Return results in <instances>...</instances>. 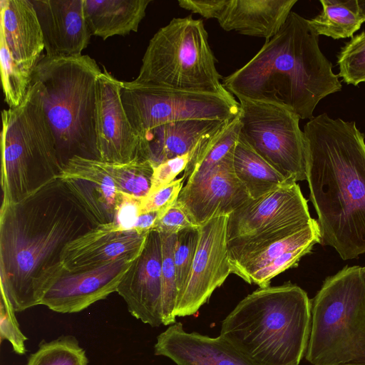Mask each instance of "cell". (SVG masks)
I'll return each mask as SVG.
<instances>
[{
	"label": "cell",
	"instance_id": "1",
	"mask_svg": "<svg viewBox=\"0 0 365 365\" xmlns=\"http://www.w3.org/2000/svg\"><path fill=\"white\" fill-rule=\"evenodd\" d=\"M98 226L58 178L0 210L1 293L15 312L40 304L66 245Z\"/></svg>",
	"mask_w": 365,
	"mask_h": 365
},
{
	"label": "cell",
	"instance_id": "2",
	"mask_svg": "<svg viewBox=\"0 0 365 365\" xmlns=\"http://www.w3.org/2000/svg\"><path fill=\"white\" fill-rule=\"evenodd\" d=\"M306 180L322 245L344 260L365 254V141L355 121L323 113L304 127Z\"/></svg>",
	"mask_w": 365,
	"mask_h": 365
},
{
	"label": "cell",
	"instance_id": "3",
	"mask_svg": "<svg viewBox=\"0 0 365 365\" xmlns=\"http://www.w3.org/2000/svg\"><path fill=\"white\" fill-rule=\"evenodd\" d=\"M238 99L284 107L311 119L320 101L342 85L309 20L291 11L279 31L245 65L222 78Z\"/></svg>",
	"mask_w": 365,
	"mask_h": 365
},
{
	"label": "cell",
	"instance_id": "4",
	"mask_svg": "<svg viewBox=\"0 0 365 365\" xmlns=\"http://www.w3.org/2000/svg\"><path fill=\"white\" fill-rule=\"evenodd\" d=\"M312 323L307 293L291 283L259 287L222 322L220 334L256 365H299Z\"/></svg>",
	"mask_w": 365,
	"mask_h": 365
},
{
	"label": "cell",
	"instance_id": "5",
	"mask_svg": "<svg viewBox=\"0 0 365 365\" xmlns=\"http://www.w3.org/2000/svg\"><path fill=\"white\" fill-rule=\"evenodd\" d=\"M102 71L88 55H42L31 79L40 84L44 111L63 164L74 156L98 159L97 78Z\"/></svg>",
	"mask_w": 365,
	"mask_h": 365
},
{
	"label": "cell",
	"instance_id": "6",
	"mask_svg": "<svg viewBox=\"0 0 365 365\" xmlns=\"http://www.w3.org/2000/svg\"><path fill=\"white\" fill-rule=\"evenodd\" d=\"M2 205L18 202L58 178L63 164L40 84L31 79L21 103L1 112Z\"/></svg>",
	"mask_w": 365,
	"mask_h": 365
},
{
	"label": "cell",
	"instance_id": "7",
	"mask_svg": "<svg viewBox=\"0 0 365 365\" xmlns=\"http://www.w3.org/2000/svg\"><path fill=\"white\" fill-rule=\"evenodd\" d=\"M312 302L306 359L312 365H365L363 267L327 277Z\"/></svg>",
	"mask_w": 365,
	"mask_h": 365
},
{
	"label": "cell",
	"instance_id": "8",
	"mask_svg": "<svg viewBox=\"0 0 365 365\" xmlns=\"http://www.w3.org/2000/svg\"><path fill=\"white\" fill-rule=\"evenodd\" d=\"M203 21L173 18L150 38L134 82L168 89L232 95L216 68Z\"/></svg>",
	"mask_w": 365,
	"mask_h": 365
},
{
	"label": "cell",
	"instance_id": "9",
	"mask_svg": "<svg viewBox=\"0 0 365 365\" xmlns=\"http://www.w3.org/2000/svg\"><path fill=\"white\" fill-rule=\"evenodd\" d=\"M238 100L240 136L287 180H306L307 141L299 117L282 106Z\"/></svg>",
	"mask_w": 365,
	"mask_h": 365
},
{
	"label": "cell",
	"instance_id": "10",
	"mask_svg": "<svg viewBox=\"0 0 365 365\" xmlns=\"http://www.w3.org/2000/svg\"><path fill=\"white\" fill-rule=\"evenodd\" d=\"M122 102L139 135L163 124L187 120H230L240 113L233 95L190 92L122 83Z\"/></svg>",
	"mask_w": 365,
	"mask_h": 365
},
{
	"label": "cell",
	"instance_id": "11",
	"mask_svg": "<svg viewBox=\"0 0 365 365\" xmlns=\"http://www.w3.org/2000/svg\"><path fill=\"white\" fill-rule=\"evenodd\" d=\"M312 220L299 185L287 184L250 200L228 215L227 247L273 231L303 228Z\"/></svg>",
	"mask_w": 365,
	"mask_h": 365
},
{
	"label": "cell",
	"instance_id": "12",
	"mask_svg": "<svg viewBox=\"0 0 365 365\" xmlns=\"http://www.w3.org/2000/svg\"><path fill=\"white\" fill-rule=\"evenodd\" d=\"M227 220L228 215L218 216L198 226V244L190 274L177 299L176 317L195 314L232 273Z\"/></svg>",
	"mask_w": 365,
	"mask_h": 365
},
{
	"label": "cell",
	"instance_id": "13",
	"mask_svg": "<svg viewBox=\"0 0 365 365\" xmlns=\"http://www.w3.org/2000/svg\"><path fill=\"white\" fill-rule=\"evenodd\" d=\"M122 83L105 68L97 78L96 138L98 160L114 163L145 160L140 137L121 98Z\"/></svg>",
	"mask_w": 365,
	"mask_h": 365
},
{
	"label": "cell",
	"instance_id": "14",
	"mask_svg": "<svg viewBox=\"0 0 365 365\" xmlns=\"http://www.w3.org/2000/svg\"><path fill=\"white\" fill-rule=\"evenodd\" d=\"M136 258L125 257L87 271L64 270L45 292L40 304L58 313L79 312L117 292Z\"/></svg>",
	"mask_w": 365,
	"mask_h": 365
},
{
	"label": "cell",
	"instance_id": "15",
	"mask_svg": "<svg viewBox=\"0 0 365 365\" xmlns=\"http://www.w3.org/2000/svg\"><path fill=\"white\" fill-rule=\"evenodd\" d=\"M161 275L160 234L151 230L141 253L124 275L117 292L131 315L153 327L163 324Z\"/></svg>",
	"mask_w": 365,
	"mask_h": 365
},
{
	"label": "cell",
	"instance_id": "16",
	"mask_svg": "<svg viewBox=\"0 0 365 365\" xmlns=\"http://www.w3.org/2000/svg\"><path fill=\"white\" fill-rule=\"evenodd\" d=\"M232 152L233 149L202 182L185 184L180 190L177 202L194 225L199 226L218 216L229 215L251 200L235 174Z\"/></svg>",
	"mask_w": 365,
	"mask_h": 365
},
{
	"label": "cell",
	"instance_id": "17",
	"mask_svg": "<svg viewBox=\"0 0 365 365\" xmlns=\"http://www.w3.org/2000/svg\"><path fill=\"white\" fill-rule=\"evenodd\" d=\"M148 233L123 230L115 222L98 225L66 245L61 256L63 269L78 272L125 257H138Z\"/></svg>",
	"mask_w": 365,
	"mask_h": 365
},
{
	"label": "cell",
	"instance_id": "18",
	"mask_svg": "<svg viewBox=\"0 0 365 365\" xmlns=\"http://www.w3.org/2000/svg\"><path fill=\"white\" fill-rule=\"evenodd\" d=\"M98 225L115 221L124 194L98 159L74 156L58 175Z\"/></svg>",
	"mask_w": 365,
	"mask_h": 365
},
{
	"label": "cell",
	"instance_id": "19",
	"mask_svg": "<svg viewBox=\"0 0 365 365\" xmlns=\"http://www.w3.org/2000/svg\"><path fill=\"white\" fill-rule=\"evenodd\" d=\"M49 56L81 54L91 36L83 0H31Z\"/></svg>",
	"mask_w": 365,
	"mask_h": 365
},
{
	"label": "cell",
	"instance_id": "20",
	"mask_svg": "<svg viewBox=\"0 0 365 365\" xmlns=\"http://www.w3.org/2000/svg\"><path fill=\"white\" fill-rule=\"evenodd\" d=\"M154 349L177 365H256L221 336L188 333L180 322L158 336Z\"/></svg>",
	"mask_w": 365,
	"mask_h": 365
},
{
	"label": "cell",
	"instance_id": "21",
	"mask_svg": "<svg viewBox=\"0 0 365 365\" xmlns=\"http://www.w3.org/2000/svg\"><path fill=\"white\" fill-rule=\"evenodd\" d=\"M0 32L14 60L31 75L44 50L41 28L31 0L0 1Z\"/></svg>",
	"mask_w": 365,
	"mask_h": 365
},
{
	"label": "cell",
	"instance_id": "22",
	"mask_svg": "<svg viewBox=\"0 0 365 365\" xmlns=\"http://www.w3.org/2000/svg\"><path fill=\"white\" fill-rule=\"evenodd\" d=\"M232 120H187L155 127L140 135L143 158L155 168L190 153L202 138Z\"/></svg>",
	"mask_w": 365,
	"mask_h": 365
},
{
	"label": "cell",
	"instance_id": "23",
	"mask_svg": "<svg viewBox=\"0 0 365 365\" xmlns=\"http://www.w3.org/2000/svg\"><path fill=\"white\" fill-rule=\"evenodd\" d=\"M297 0H228L217 19L225 31L264 38L275 36Z\"/></svg>",
	"mask_w": 365,
	"mask_h": 365
},
{
	"label": "cell",
	"instance_id": "24",
	"mask_svg": "<svg viewBox=\"0 0 365 365\" xmlns=\"http://www.w3.org/2000/svg\"><path fill=\"white\" fill-rule=\"evenodd\" d=\"M151 0H83L91 36L103 40L137 32Z\"/></svg>",
	"mask_w": 365,
	"mask_h": 365
},
{
	"label": "cell",
	"instance_id": "25",
	"mask_svg": "<svg viewBox=\"0 0 365 365\" xmlns=\"http://www.w3.org/2000/svg\"><path fill=\"white\" fill-rule=\"evenodd\" d=\"M240 130L239 114L226 125L202 138L190 152L183 173L186 184L202 182L233 149Z\"/></svg>",
	"mask_w": 365,
	"mask_h": 365
},
{
	"label": "cell",
	"instance_id": "26",
	"mask_svg": "<svg viewBox=\"0 0 365 365\" xmlns=\"http://www.w3.org/2000/svg\"><path fill=\"white\" fill-rule=\"evenodd\" d=\"M235 174L250 198L257 199L280 187L292 182L269 165L240 136L233 148Z\"/></svg>",
	"mask_w": 365,
	"mask_h": 365
},
{
	"label": "cell",
	"instance_id": "27",
	"mask_svg": "<svg viewBox=\"0 0 365 365\" xmlns=\"http://www.w3.org/2000/svg\"><path fill=\"white\" fill-rule=\"evenodd\" d=\"M318 222L313 220L301 230L272 241L231 263L232 273L247 282L249 277L284 253L305 245L320 244Z\"/></svg>",
	"mask_w": 365,
	"mask_h": 365
},
{
	"label": "cell",
	"instance_id": "28",
	"mask_svg": "<svg viewBox=\"0 0 365 365\" xmlns=\"http://www.w3.org/2000/svg\"><path fill=\"white\" fill-rule=\"evenodd\" d=\"M322 11L308 19L318 36L333 39L352 37L365 21L358 0H320Z\"/></svg>",
	"mask_w": 365,
	"mask_h": 365
},
{
	"label": "cell",
	"instance_id": "29",
	"mask_svg": "<svg viewBox=\"0 0 365 365\" xmlns=\"http://www.w3.org/2000/svg\"><path fill=\"white\" fill-rule=\"evenodd\" d=\"M101 161L121 192L140 200L149 194L153 174V166L150 161L137 160L128 163Z\"/></svg>",
	"mask_w": 365,
	"mask_h": 365
},
{
	"label": "cell",
	"instance_id": "30",
	"mask_svg": "<svg viewBox=\"0 0 365 365\" xmlns=\"http://www.w3.org/2000/svg\"><path fill=\"white\" fill-rule=\"evenodd\" d=\"M85 350L73 336H61L42 341L29 356L26 365H87Z\"/></svg>",
	"mask_w": 365,
	"mask_h": 365
},
{
	"label": "cell",
	"instance_id": "31",
	"mask_svg": "<svg viewBox=\"0 0 365 365\" xmlns=\"http://www.w3.org/2000/svg\"><path fill=\"white\" fill-rule=\"evenodd\" d=\"M0 65L4 101L9 108L17 107L27 93L31 81V75L24 71L14 60L1 32Z\"/></svg>",
	"mask_w": 365,
	"mask_h": 365
},
{
	"label": "cell",
	"instance_id": "32",
	"mask_svg": "<svg viewBox=\"0 0 365 365\" xmlns=\"http://www.w3.org/2000/svg\"><path fill=\"white\" fill-rule=\"evenodd\" d=\"M162 245V317L163 325L175 323L178 298L174 249L177 234L160 233Z\"/></svg>",
	"mask_w": 365,
	"mask_h": 365
},
{
	"label": "cell",
	"instance_id": "33",
	"mask_svg": "<svg viewBox=\"0 0 365 365\" xmlns=\"http://www.w3.org/2000/svg\"><path fill=\"white\" fill-rule=\"evenodd\" d=\"M338 76L346 84L365 83V31L353 36L337 56Z\"/></svg>",
	"mask_w": 365,
	"mask_h": 365
},
{
	"label": "cell",
	"instance_id": "34",
	"mask_svg": "<svg viewBox=\"0 0 365 365\" xmlns=\"http://www.w3.org/2000/svg\"><path fill=\"white\" fill-rule=\"evenodd\" d=\"M198 240V226L186 227L177 233L174 249V262L177 277L178 297L182 290L190 274Z\"/></svg>",
	"mask_w": 365,
	"mask_h": 365
},
{
	"label": "cell",
	"instance_id": "35",
	"mask_svg": "<svg viewBox=\"0 0 365 365\" xmlns=\"http://www.w3.org/2000/svg\"><path fill=\"white\" fill-rule=\"evenodd\" d=\"M314 245H309L289 250L273 260L264 267L252 274L247 282L254 283L259 287L269 286L271 280L281 272L297 267L300 259L309 254Z\"/></svg>",
	"mask_w": 365,
	"mask_h": 365
},
{
	"label": "cell",
	"instance_id": "36",
	"mask_svg": "<svg viewBox=\"0 0 365 365\" xmlns=\"http://www.w3.org/2000/svg\"><path fill=\"white\" fill-rule=\"evenodd\" d=\"M15 311L7 298L1 293L0 302V338L6 339L11 344L14 351L18 354L26 353L25 341L27 338L21 332Z\"/></svg>",
	"mask_w": 365,
	"mask_h": 365
},
{
	"label": "cell",
	"instance_id": "37",
	"mask_svg": "<svg viewBox=\"0 0 365 365\" xmlns=\"http://www.w3.org/2000/svg\"><path fill=\"white\" fill-rule=\"evenodd\" d=\"M184 179H176L170 183L157 190L149 193L140 200V214L150 211L163 210L168 209L178 199L183 187Z\"/></svg>",
	"mask_w": 365,
	"mask_h": 365
},
{
	"label": "cell",
	"instance_id": "38",
	"mask_svg": "<svg viewBox=\"0 0 365 365\" xmlns=\"http://www.w3.org/2000/svg\"><path fill=\"white\" fill-rule=\"evenodd\" d=\"M190 157V153L168 160L153 168L152 185L149 193L167 185L184 171Z\"/></svg>",
	"mask_w": 365,
	"mask_h": 365
},
{
	"label": "cell",
	"instance_id": "39",
	"mask_svg": "<svg viewBox=\"0 0 365 365\" xmlns=\"http://www.w3.org/2000/svg\"><path fill=\"white\" fill-rule=\"evenodd\" d=\"M195 226L177 200L156 221L153 230L160 233L177 234L181 230Z\"/></svg>",
	"mask_w": 365,
	"mask_h": 365
},
{
	"label": "cell",
	"instance_id": "40",
	"mask_svg": "<svg viewBox=\"0 0 365 365\" xmlns=\"http://www.w3.org/2000/svg\"><path fill=\"white\" fill-rule=\"evenodd\" d=\"M228 0H178L180 7L205 19H217Z\"/></svg>",
	"mask_w": 365,
	"mask_h": 365
},
{
	"label": "cell",
	"instance_id": "41",
	"mask_svg": "<svg viewBox=\"0 0 365 365\" xmlns=\"http://www.w3.org/2000/svg\"><path fill=\"white\" fill-rule=\"evenodd\" d=\"M140 200L124 194L115 222L123 230L134 228L140 215Z\"/></svg>",
	"mask_w": 365,
	"mask_h": 365
},
{
	"label": "cell",
	"instance_id": "42",
	"mask_svg": "<svg viewBox=\"0 0 365 365\" xmlns=\"http://www.w3.org/2000/svg\"><path fill=\"white\" fill-rule=\"evenodd\" d=\"M165 210H155L140 213L133 229L143 232H150L153 229L156 221Z\"/></svg>",
	"mask_w": 365,
	"mask_h": 365
},
{
	"label": "cell",
	"instance_id": "43",
	"mask_svg": "<svg viewBox=\"0 0 365 365\" xmlns=\"http://www.w3.org/2000/svg\"><path fill=\"white\" fill-rule=\"evenodd\" d=\"M358 4L361 14L365 20V0H358Z\"/></svg>",
	"mask_w": 365,
	"mask_h": 365
},
{
	"label": "cell",
	"instance_id": "44",
	"mask_svg": "<svg viewBox=\"0 0 365 365\" xmlns=\"http://www.w3.org/2000/svg\"><path fill=\"white\" fill-rule=\"evenodd\" d=\"M363 269H364V277H365V267H364Z\"/></svg>",
	"mask_w": 365,
	"mask_h": 365
}]
</instances>
